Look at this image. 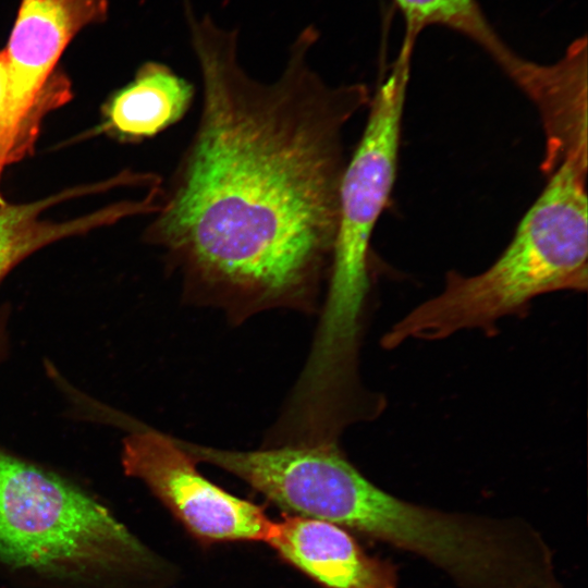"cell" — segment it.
<instances>
[{
    "instance_id": "1",
    "label": "cell",
    "mask_w": 588,
    "mask_h": 588,
    "mask_svg": "<svg viewBox=\"0 0 588 588\" xmlns=\"http://www.w3.org/2000/svg\"><path fill=\"white\" fill-rule=\"evenodd\" d=\"M201 77L196 131L145 238L195 304L243 319L314 309L330 275L345 166L343 131L367 106L364 84L329 85L309 64L311 27L280 76L252 77L237 33L185 4Z\"/></svg>"
},
{
    "instance_id": "2",
    "label": "cell",
    "mask_w": 588,
    "mask_h": 588,
    "mask_svg": "<svg viewBox=\"0 0 588 588\" xmlns=\"http://www.w3.org/2000/svg\"><path fill=\"white\" fill-rule=\"evenodd\" d=\"M588 160L572 158L543 173L546 184L495 261L481 273L446 274L441 293L421 303L382 338L437 341L469 329L492 331L537 296L585 292L588 285Z\"/></svg>"
},
{
    "instance_id": "3",
    "label": "cell",
    "mask_w": 588,
    "mask_h": 588,
    "mask_svg": "<svg viewBox=\"0 0 588 588\" xmlns=\"http://www.w3.org/2000/svg\"><path fill=\"white\" fill-rule=\"evenodd\" d=\"M0 563L73 588H111L158 565L101 503L2 451Z\"/></svg>"
},
{
    "instance_id": "4",
    "label": "cell",
    "mask_w": 588,
    "mask_h": 588,
    "mask_svg": "<svg viewBox=\"0 0 588 588\" xmlns=\"http://www.w3.org/2000/svg\"><path fill=\"white\" fill-rule=\"evenodd\" d=\"M411 62V53L399 52L385 81L370 98L360 140L344 166L329 275L331 294L340 304L358 303L368 284L370 240L396 179Z\"/></svg>"
},
{
    "instance_id": "5",
    "label": "cell",
    "mask_w": 588,
    "mask_h": 588,
    "mask_svg": "<svg viewBox=\"0 0 588 588\" xmlns=\"http://www.w3.org/2000/svg\"><path fill=\"white\" fill-rule=\"evenodd\" d=\"M108 0H22L9 41L8 87L0 117V175L27 154L45 114L65 102L57 64L73 37L102 21Z\"/></svg>"
},
{
    "instance_id": "6",
    "label": "cell",
    "mask_w": 588,
    "mask_h": 588,
    "mask_svg": "<svg viewBox=\"0 0 588 588\" xmlns=\"http://www.w3.org/2000/svg\"><path fill=\"white\" fill-rule=\"evenodd\" d=\"M196 463L176 439L157 431H135L123 442L125 474L143 481L198 542H268L275 522L209 481Z\"/></svg>"
},
{
    "instance_id": "7",
    "label": "cell",
    "mask_w": 588,
    "mask_h": 588,
    "mask_svg": "<svg viewBox=\"0 0 588 588\" xmlns=\"http://www.w3.org/2000/svg\"><path fill=\"white\" fill-rule=\"evenodd\" d=\"M267 543L323 588H396L393 566L367 554L336 525L284 515Z\"/></svg>"
},
{
    "instance_id": "8",
    "label": "cell",
    "mask_w": 588,
    "mask_h": 588,
    "mask_svg": "<svg viewBox=\"0 0 588 588\" xmlns=\"http://www.w3.org/2000/svg\"><path fill=\"white\" fill-rule=\"evenodd\" d=\"M194 96L193 84L170 66L146 62L105 103L99 128L122 142H142L182 120Z\"/></svg>"
},
{
    "instance_id": "9",
    "label": "cell",
    "mask_w": 588,
    "mask_h": 588,
    "mask_svg": "<svg viewBox=\"0 0 588 588\" xmlns=\"http://www.w3.org/2000/svg\"><path fill=\"white\" fill-rule=\"evenodd\" d=\"M75 192L28 204H8L0 199V283L19 262L39 248L139 212L136 201H124L65 222L40 219L44 210Z\"/></svg>"
},
{
    "instance_id": "10",
    "label": "cell",
    "mask_w": 588,
    "mask_h": 588,
    "mask_svg": "<svg viewBox=\"0 0 588 588\" xmlns=\"http://www.w3.org/2000/svg\"><path fill=\"white\" fill-rule=\"evenodd\" d=\"M405 22L404 42L415 45L428 26L454 30L482 48L512 77L524 64L497 33L477 0H394Z\"/></svg>"
},
{
    "instance_id": "11",
    "label": "cell",
    "mask_w": 588,
    "mask_h": 588,
    "mask_svg": "<svg viewBox=\"0 0 588 588\" xmlns=\"http://www.w3.org/2000/svg\"><path fill=\"white\" fill-rule=\"evenodd\" d=\"M8 87V61L4 49L0 50V117L2 113Z\"/></svg>"
}]
</instances>
